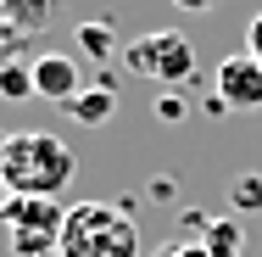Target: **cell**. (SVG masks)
I'll return each instance as SVG.
<instances>
[{"label":"cell","mask_w":262,"mask_h":257,"mask_svg":"<svg viewBox=\"0 0 262 257\" xmlns=\"http://www.w3.org/2000/svg\"><path fill=\"white\" fill-rule=\"evenodd\" d=\"M78 173V156L67 140H56L45 129H23V134H0V179L6 196H61Z\"/></svg>","instance_id":"obj_1"},{"label":"cell","mask_w":262,"mask_h":257,"mask_svg":"<svg viewBox=\"0 0 262 257\" xmlns=\"http://www.w3.org/2000/svg\"><path fill=\"white\" fill-rule=\"evenodd\" d=\"M67 112H73V123H84V129H101L106 117L117 112V90H112V84H84V90L67 101Z\"/></svg>","instance_id":"obj_8"},{"label":"cell","mask_w":262,"mask_h":257,"mask_svg":"<svg viewBox=\"0 0 262 257\" xmlns=\"http://www.w3.org/2000/svg\"><path fill=\"white\" fill-rule=\"evenodd\" d=\"M90 257H145L140 252V224L128 212H112L101 224V235H95V252Z\"/></svg>","instance_id":"obj_7"},{"label":"cell","mask_w":262,"mask_h":257,"mask_svg":"<svg viewBox=\"0 0 262 257\" xmlns=\"http://www.w3.org/2000/svg\"><path fill=\"white\" fill-rule=\"evenodd\" d=\"M0 202H6V179H0Z\"/></svg>","instance_id":"obj_18"},{"label":"cell","mask_w":262,"mask_h":257,"mask_svg":"<svg viewBox=\"0 0 262 257\" xmlns=\"http://www.w3.org/2000/svg\"><path fill=\"white\" fill-rule=\"evenodd\" d=\"M112 212H117V207H106V202H78V207H67L56 252H61V257H90V252H95V235H101V224L112 218Z\"/></svg>","instance_id":"obj_5"},{"label":"cell","mask_w":262,"mask_h":257,"mask_svg":"<svg viewBox=\"0 0 262 257\" xmlns=\"http://www.w3.org/2000/svg\"><path fill=\"white\" fill-rule=\"evenodd\" d=\"M184 112H190V106H184V95H173V90H167V95H157V117H162V123H179Z\"/></svg>","instance_id":"obj_14"},{"label":"cell","mask_w":262,"mask_h":257,"mask_svg":"<svg viewBox=\"0 0 262 257\" xmlns=\"http://www.w3.org/2000/svg\"><path fill=\"white\" fill-rule=\"evenodd\" d=\"M78 51L106 62V56H117V28L112 23H78Z\"/></svg>","instance_id":"obj_10"},{"label":"cell","mask_w":262,"mask_h":257,"mask_svg":"<svg viewBox=\"0 0 262 257\" xmlns=\"http://www.w3.org/2000/svg\"><path fill=\"white\" fill-rule=\"evenodd\" d=\"M229 207H234V218L262 212V173H234V185H229Z\"/></svg>","instance_id":"obj_11"},{"label":"cell","mask_w":262,"mask_h":257,"mask_svg":"<svg viewBox=\"0 0 262 257\" xmlns=\"http://www.w3.org/2000/svg\"><path fill=\"white\" fill-rule=\"evenodd\" d=\"M78 90H84V78H78V62H73V56H61V51L34 56V95H39V101L67 106Z\"/></svg>","instance_id":"obj_6"},{"label":"cell","mask_w":262,"mask_h":257,"mask_svg":"<svg viewBox=\"0 0 262 257\" xmlns=\"http://www.w3.org/2000/svg\"><path fill=\"white\" fill-rule=\"evenodd\" d=\"M201 246L212 257H246V229H240V218L229 212V218H212L207 229H201Z\"/></svg>","instance_id":"obj_9"},{"label":"cell","mask_w":262,"mask_h":257,"mask_svg":"<svg viewBox=\"0 0 262 257\" xmlns=\"http://www.w3.org/2000/svg\"><path fill=\"white\" fill-rule=\"evenodd\" d=\"M45 257H61V252H45Z\"/></svg>","instance_id":"obj_19"},{"label":"cell","mask_w":262,"mask_h":257,"mask_svg":"<svg viewBox=\"0 0 262 257\" xmlns=\"http://www.w3.org/2000/svg\"><path fill=\"white\" fill-rule=\"evenodd\" d=\"M151 196H157V202H167V196H173V179H167V173H162V179H151Z\"/></svg>","instance_id":"obj_17"},{"label":"cell","mask_w":262,"mask_h":257,"mask_svg":"<svg viewBox=\"0 0 262 257\" xmlns=\"http://www.w3.org/2000/svg\"><path fill=\"white\" fill-rule=\"evenodd\" d=\"M151 257H212L201 241H167V246H157Z\"/></svg>","instance_id":"obj_13"},{"label":"cell","mask_w":262,"mask_h":257,"mask_svg":"<svg viewBox=\"0 0 262 257\" xmlns=\"http://www.w3.org/2000/svg\"><path fill=\"white\" fill-rule=\"evenodd\" d=\"M123 67L134 78H151V84L179 90V84L195 78V45L184 34H173V28H157V34H140L134 45H123Z\"/></svg>","instance_id":"obj_3"},{"label":"cell","mask_w":262,"mask_h":257,"mask_svg":"<svg viewBox=\"0 0 262 257\" xmlns=\"http://www.w3.org/2000/svg\"><path fill=\"white\" fill-rule=\"evenodd\" d=\"M179 11H217V0H173Z\"/></svg>","instance_id":"obj_16"},{"label":"cell","mask_w":262,"mask_h":257,"mask_svg":"<svg viewBox=\"0 0 262 257\" xmlns=\"http://www.w3.org/2000/svg\"><path fill=\"white\" fill-rule=\"evenodd\" d=\"M61 218L67 207L51 196H6L0 202V229L11 241V257H45L61 241Z\"/></svg>","instance_id":"obj_2"},{"label":"cell","mask_w":262,"mask_h":257,"mask_svg":"<svg viewBox=\"0 0 262 257\" xmlns=\"http://www.w3.org/2000/svg\"><path fill=\"white\" fill-rule=\"evenodd\" d=\"M217 101L229 112H257L262 106V62L251 51H234L217 62Z\"/></svg>","instance_id":"obj_4"},{"label":"cell","mask_w":262,"mask_h":257,"mask_svg":"<svg viewBox=\"0 0 262 257\" xmlns=\"http://www.w3.org/2000/svg\"><path fill=\"white\" fill-rule=\"evenodd\" d=\"M246 51H251V56L262 62V11L251 17V23H246Z\"/></svg>","instance_id":"obj_15"},{"label":"cell","mask_w":262,"mask_h":257,"mask_svg":"<svg viewBox=\"0 0 262 257\" xmlns=\"http://www.w3.org/2000/svg\"><path fill=\"white\" fill-rule=\"evenodd\" d=\"M0 95L6 101H28L34 95V67H0Z\"/></svg>","instance_id":"obj_12"}]
</instances>
